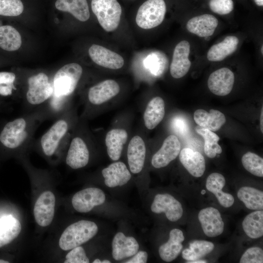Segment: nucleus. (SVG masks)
I'll use <instances>...</instances> for the list:
<instances>
[{"label":"nucleus","instance_id":"1","mask_svg":"<svg viewBox=\"0 0 263 263\" xmlns=\"http://www.w3.org/2000/svg\"><path fill=\"white\" fill-rule=\"evenodd\" d=\"M44 109L23 113L0 126V150L18 154L32 148L34 135L38 126L47 120Z\"/></svg>","mask_w":263,"mask_h":263},{"label":"nucleus","instance_id":"2","mask_svg":"<svg viewBox=\"0 0 263 263\" xmlns=\"http://www.w3.org/2000/svg\"><path fill=\"white\" fill-rule=\"evenodd\" d=\"M83 74L78 63L67 64L59 69L52 79L53 92L44 108L48 120H55L69 110L70 98Z\"/></svg>","mask_w":263,"mask_h":263},{"label":"nucleus","instance_id":"3","mask_svg":"<svg viewBox=\"0 0 263 263\" xmlns=\"http://www.w3.org/2000/svg\"><path fill=\"white\" fill-rule=\"evenodd\" d=\"M74 115L69 110L56 119L49 129L34 140L32 148L39 151L48 158L56 160L68 149L71 140V130L74 125Z\"/></svg>","mask_w":263,"mask_h":263},{"label":"nucleus","instance_id":"4","mask_svg":"<svg viewBox=\"0 0 263 263\" xmlns=\"http://www.w3.org/2000/svg\"><path fill=\"white\" fill-rule=\"evenodd\" d=\"M22 80L21 101L23 113L44 109L53 92L50 75L41 71L28 75Z\"/></svg>","mask_w":263,"mask_h":263},{"label":"nucleus","instance_id":"5","mask_svg":"<svg viewBox=\"0 0 263 263\" xmlns=\"http://www.w3.org/2000/svg\"><path fill=\"white\" fill-rule=\"evenodd\" d=\"M98 228L94 222L80 220L69 225L64 230L59 240V246L69 250L86 243L97 233Z\"/></svg>","mask_w":263,"mask_h":263},{"label":"nucleus","instance_id":"6","mask_svg":"<svg viewBox=\"0 0 263 263\" xmlns=\"http://www.w3.org/2000/svg\"><path fill=\"white\" fill-rule=\"evenodd\" d=\"M91 8L104 30L112 32L117 28L122 9L117 0H92Z\"/></svg>","mask_w":263,"mask_h":263},{"label":"nucleus","instance_id":"7","mask_svg":"<svg viewBox=\"0 0 263 263\" xmlns=\"http://www.w3.org/2000/svg\"><path fill=\"white\" fill-rule=\"evenodd\" d=\"M166 12V5L164 0H147L139 8L135 21L142 29L153 28L161 24Z\"/></svg>","mask_w":263,"mask_h":263},{"label":"nucleus","instance_id":"8","mask_svg":"<svg viewBox=\"0 0 263 263\" xmlns=\"http://www.w3.org/2000/svg\"><path fill=\"white\" fill-rule=\"evenodd\" d=\"M66 152V164L71 169H77L89 163L90 151L88 143L80 134L73 135Z\"/></svg>","mask_w":263,"mask_h":263},{"label":"nucleus","instance_id":"9","mask_svg":"<svg viewBox=\"0 0 263 263\" xmlns=\"http://www.w3.org/2000/svg\"><path fill=\"white\" fill-rule=\"evenodd\" d=\"M106 195L101 189L91 187L77 192L73 197L72 204L74 208L80 213H87L95 207L103 204Z\"/></svg>","mask_w":263,"mask_h":263},{"label":"nucleus","instance_id":"10","mask_svg":"<svg viewBox=\"0 0 263 263\" xmlns=\"http://www.w3.org/2000/svg\"><path fill=\"white\" fill-rule=\"evenodd\" d=\"M150 209L154 213H165L167 218L173 222L179 220L183 214L180 202L169 193L156 194L151 205Z\"/></svg>","mask_w":263,"mask_h":263},{"label":"nucleus","instance_id":"11","mask_svg":"<svg viewBox=\"0 0 263 263\" xmlns=\"http://www.w3.org/2000/svg\"><path fill=\"white\" fill-rule=\"evenodd\" d=\"M56 204L55 195L50 191L42 192L38 198L34 208V215L37 224L47 226L52 222Z\"/></svg>","mask_w":263,"mask_h":263},{"label":"nucleus","instance_id":"12","mask_svg":"<svg viewBox=\"0 0 263 263\" xmlns=\"http://www.w3.org/2000/svg\"><path fill=\"white\" fill-rule=\"evenodd\" d=\"M120 91L118 84L114 80L107 79L90 88L87 99L92 106L100 105L116 96Z\"/></svg>","mask_w":263,"mask_h":263},{"label":"nucleus","instance_id":"13","mask_svg":"<svg viewBox=\"0 0 263 263\" xmlns=\"http://www.w3.org/2000/svg\"><path fill=\"white\" fill-rule=\"evenodd\" d=\"M180 150L181 144L178 137L174 135H169L152 156L151 161L152 166L156 169L166 167L178 156Z\"/></svg>","mask_w":263,"mask_h":263},{"label":"nucleus","instance_id":"14","mask_svg":"<svg viewBox=\"0 0 263 263\" xmlns=\"http://www.w3.org/2000/svg\"><path fill=\"white\" fill-rule=\"evenodd\" d=\"M198 217L206 236L216 237L223 233L224 223L217 209L212 207L204 208L199 211Z\"/></svg>","mask_w":263,"mask_h":263},{"label":"nucleus","instance_id":"15","mask_svg":"<svg viewBox=\"0 0 263 263\" xmlns=\"http://www.w3.org/2000/svg\"><path fill=\"white\" fill-rule=\"evenodd\" d=\"M234 73L224 67L212 73L207 80V86L211 93L218 96H225L232 91L234 83Z\"/></svg>","mask_w":263,"mask_h":263},{"label":"nucleus","instance_id":"16","mask_svg":"<svg viewBox=\"0 0 263 263\" xmlns=\"http://www.w3.org/2000/svg\"><path fill=\"white\" fill-rule=\"evenodd\" d=\"M190 49V44L187 40L180 41L175 46L170 66V73L173 78H181L188 72L191 66L188 59Z\"/></svg>","mask_w":263,"mask_h":263},{"label":"nucleus","instance_id":"17","mask_svg":"<svg viewBox=\"0 0 263 263\" xmlns=\"http://www.w3.org/2000/svg\"><path fill=\"white\" fill-rule=\"evenodd\" d=\"M88 53L91 59L103 67L115 70L124 65V60L120 55L102 46L93 44Z\"/></svg>","mask_w":263,"mask_h":263},{"label":"nucleus","instance_id":"18","mask_svg":"<svg viewBox=\"0 0 263 263\" xmlns=\"http://www.w3.org/2000/svg\"><path fill=\"white\" fill-rule=\"evenodd\" d=\"M112 256L115 261L131 257L139 249V244L132 236H127L122 232L114 235L112 243Z\"/></svg>","mask_w":263,"mask_h":263},{"label":"nucleus","instance_id":"19","mask_svg":"<svg viewBox=\"0 0 263 263\" xmlns=\"http://www.w3.org/2000/svg\"><path fill=\"white\" fill-rule=\"evenodd\" d=\"M146 149L144 141L138 135L130 140L127 150L128 163L131 172L137 174L141 171L145 163Z\"/></svg>","mask_w":263,"mask_h":263},{"label":"nucleus","instance_id":"20","mask_svg":"<svg viewBox=\"0 0 263 263\" xmlns=\"http://www.w3.org/2000/svg\"><path fill=\"white\" fill-rule=\"evenodd\" d=\"M104 183L109 188L125 185L130 180L132 175L126 165L122 162L113 163L102 170Z\"/></svg>","mask_w":263,"mask_h":263},{"label":"nucleus","instance_id":"21","mask_svg":"<svg viewBox=\"0 0 263 263\" xmlns=\"http://www.w3.org/2000/svg\"><path fill=\"white\" fill-rule=\"evenodd\" d=\"M184 240L181 230L178 228L171 230L168 241L159 247L158 253L161 259L166 262L174 260L183 249L182 243Z\"/></svg>","mask_w":263,"mask_h":263},{"label":"nucleus","instance_id":"22","mask_svg":"<svg viewBox=\"0 0 263 263\" xmlns=\"http://www.w3.org/2000/svg\"><path fill=\"white\" fill-rule=\"evenodd\" d=\"M218 25V19L210 14H203L190 19L187 23L188 32L200 37L212 36Z\"/></svg>","mask_w":263,"mask_h":263},{"label":"nucleus","instance_id":"23","mask_svg":"<svg viewBox=\"0 0 263 263\" xmlns=\"http://www.w3.org/2000/svg\"><path fill=\"white\" fill-rule=\"evenodd\" d=\"M19 76L14 71L0 72V96L21 101L22 89Z\"/></svg>","mask_w":263,"mask_h":263},{"label":"nucleus","instance_id":"24","mask_svg":"<svg viewBox=\"0 0 263 263\" xmlns=\"http://www.w3.org/2000/svg\"><path fill=\"white\" fill-rule=\"evenodd\" d=\"M179 155L181 164L192 176L200 177L204 174L206 162L201 153L189 148H184Z\"/></svg>","mask_w":263,"mask_h":263},{"label":"nucleus","instance_id":"25","mask_svg":"<svg viewBox=\"0 0 263 263\" xmlns=\"http://www.w3.org/2000/svg\"><path fill=\"white\" fill-rule=\"evenodd\" d=\"M225 184V179L221 174L214 172L207 177L206 187L208 191L215 196L220 204L224 207H229L234 203V197L223 191Z\"/></svg>","mask_w":263,"mask_h":263},{"label":"nucleus","instance_id":"26","mask_svg":"<svg viewBox=\"0 0 263 263\" xmlns=\"http://www.w3.org/2000/svg\"><path fill=\"white\" fill-rule=\"evenodd\" d=\"M193 118L198 126L212 132L218 131L226 122L224 114L214 109H211L209 112L198 109L194 113Z\"/></svg>","mask_w":263,"mask_h":263},{"label":"nucleus","instance_id":"27","mask_svg":"<svg viewBox=\"0 0 263 263\" xmlns=\"http://www.w3.org/2000/svg\"><path fill=\"white\" fill-rule=\"evenodd\" d=\"M54 5L57 10L70 13L79 21H86L90 18L87 0H56Z\"/></svg>","mask_w":263,"mask_h":263},{"label":"nucleus","instance_id":"28","mask_svg":"<svg viewBox=\"0 0 263 263\" xmlns=\"http://www.w3.org/2000/svg\"><path fill=\"white\" fill-rule=\"evenodd\" d=\"M127 138L128 133L122 129H113L107 132L105 144L108 155L112 160L117 161L120 158Z\"/></svg>","mask_w":263,"mask_h":263},{"label":"nucleus","instance_id":"29","mask_svg":"<svg viewBox=\"0 0 263 263\" xmlns=\"http://www.w3.org/2000/svg\"><path fill=\"white\" fill-rule=\"evenodd\" d=\"M239 39L235 36L226 37L221 42L212 45L207 53V59L212 62L223 60L237 49Z\"/></svg>","mask_w":263,"mask_h":263},{"label":"nucleus","instance_id":"30","mask_svg":"<svg viewBox=\"0 0 263 263\" xmlns=\"http://www.w3.org/2000/svg\"><path fill=\"white\" fill-rule=\"evenodd\" d=\"M165 108L164 101L161 97H154L149 101L143 115L145 125L148 129H153L163 120Z\"/></svg>","mask_w":263,"mask_h":263},{"label":"nucleus","instance_id":"31","mask_svg":"<svg viewBox=\"0 0 263 263\" xmlns=\"http://www.w3.org/2000/svg\"><path fill=\"white\" fill-rule=\"evenodd\" d=\"M21 44V37L17 29L9 24L0 25V50L13 52L19 50Z\"/></svg>","mask_w":263,"mask_h":263},{"label":"nucleus","instance_id":"32","mask_svg":"<svg viewBox=\"0 0 263 263\" xmlns=\"http://www.w3.org/2000/svg\"><path fill=\"white\" fill-rule=\"evenodd\" d=\"M21 225L19 221L11 215L0 220V248L16 239L20 233Z\"/></svg>","mask_w":263,"mask_h":263},{"label":"nucleus","instance_id":"33","mask_svg":"<svg viewBox=\"0 0 263 263\" xmlns=\"http://www.w3.org/2000/svg\"><path fill=\"white\" fill-rule=\"evenodd\" d=\"M237 197L248 209L263 210V192L256 188L244 186L237 192Z\"/></svg>","mask_w":263,"mask_h":263},{"label":"nucleus","instance_id":"34","mask_svg":"<svg viewBox=\"0 0 263 263\" xmlns=\"http://www.w3.org/2000/svg\"><path fill=\"white\" fill-rule=\"evenodd\" d=\"M245 234L251 239H258L263 235V211L255 210L247 214L242 222Z\"/></svg>","mask_w":263,"mask_h":263},{"label":"nucleus","instance_id":"35","mask_svg":"<svg viewBox=\"0 0 263 263\" xmlns=\"http://www.w3.org/2000/svg\"><path fill=\"white\" fill-rule=\"evenodd\" d=\"M214 244L206 240H195L190 243L188 248L182 251V257L185 260L192 261L198 260L211 252Z\"/></svg>","mask_w":263,"mask_h":263},{"label":"nucleus","instance_id":"36","mask_svg":"<svg viewBox=\"0 0 263 263\" xmlns=\"http://www.w3.org/2000/svg\"><path fill=\"white\" fill-rule=\"evenodd\" d=\"M195 131L204 139V150L208 157L213 158L217 154L222 153V149L218 143L220 138L214 132L198 125L196 127Z\"/></svg>","mask_w":263,"mask_h":263},{"label":"nucleus","instance_id":"37","mask_svg":"<svg viewBox=\"0 0 263 263\" xmlns=\"http://www.w3.org/2000/svg\"><path fill=\"white\" fill-rule=\"evenodd\" d=\"M242 163L244 168L252 174L263 177V159L258 155L248 151L242 157Z\"/></svg>","mask_w":263,"mask_h":263},{"label":"nucleus","instance_id":"38","mask_svg":"<svg viewBox=\"0 0 263 263\" xmlns=\"http://www.w3.org/2000/svg\"><path fill=\"white\" fill-rule=\"evenodd\" d=\"M25 6L21 0H0V16L16 17L21 15Z\"/></svg>","mask_w":263,"mask_h":263},{"label":"nucleus","instance_id":"39","mask_svg":"<svg viewBox=\"0 0 263 263\" xmlns=\"http://www.w3.org/2000/svg\"><path fill=\"white\" fill-rule=\"evenodd\" d=\"M240 263H263V250L258 246L248 248L241 256Z\"/></svg>","mask_w":263,"mask_h":263},{"label":"nucleus","instance_id":"40","mask_svg":"<svg viewBox=\"0 0 263 263\" xmlns=\"http://www.w3.org/2000/svg\"><path fill=\"white\" fill-rule=\"evenodd\" d=\"M209 6L214 13L225 15L233 10L234 3L232 0H210Z\"/></svg>","mask_w":263,"mask_h":263},{"label":"nucleus","instance_id":"41","mask_svg":"<svg viewBox=\"0 0 263 263\" xmlns=\"http://www.w3.org/2000/svg\"><path fill=\"white\" fill-rule=\"evenodd\" d=\"M90 260L84 249L80 245L71 249L66 255L65 263H88Z\"/></svg>","mask_w":263,"mask_h":263},{"label":"nucleus","instance_id":"42","mask_svg":"<svg viewBox=\"0 0 263 263\" xmlns=\"http://www.w3.org/2000/svg\"><path fill=\"white\" fill-rule=\"evenodd\" d=\"M148 255L147 252L143 250L138 251L137 252L125 263H146L147 262Z\"/></svg>","mask_w":263,"mask_h":263},{"label":"nucleus","instance_id":"43","mask_svg":"<svg viewBox=\"0 0 263 263\" xmlns=\"http://www.w3.org/2000/svg\"><path fill=\"white\" fill-rule=\"evenodd\" d=\"M13 103L7 98L0 96V113L11 112L13 110Z\"/></svg>","mask_w":263,"mask_h":263},{"label":"nucleus","instance_id":"44","mask_svg":"<svg viewBox=\"0 0 263 263\" xmlns=\"http://www.w3.org/2000/svg\"><path fill=\"white\" fill-rule=\"evenodd\" d=\"M93 263H110L111 262L109 260H101L99 259H95L93 262Z\"/></svg>","mask_w":263,"mask_h":263},{"label":"nucleus","instance_id":"45","mask_svg":"<svg viewBox=\"0 0 263 263\" xmlns=\"http://www.w3.org/2000/svg\"><path fill=\"white\" fill-rule=\"evenodd\" d=\"M263 108L262 107L260 115V127L262 132H263Z\"/></svg>","mask_w":263,"mask_h":263},{"label":"nucleus","instance_id":"46","mask_svg":"<svg viewBox=\"0 0 263 263\" xmlns=\"http://www.w3.org/2000/svg\"><path fill=\"white\" fill-rule=\"evenodd\" d=\"M188 263H207L206 261L205 260H196L194 261H189L188 262Z\"/></svg>","mask_w":263,"mask_h":263},{"label":"nucleus","instance_id":"47","mask_svg":"<svg viewBox=\"0 0 263 263\" xmlns=\"http://www.w3.org/2000/svg\"><path fill=\"white\" fill-rule=\"evenodd\" d=\"M254 1L259 6H262L263 5V0H254Z\"/></svg>","mask_w":263,"mask_h":263},{"label":"nucleus","instance_id":"48","mask_svg":"<svg viewBox=\"0 0 263 263\" xmlns=\"http://www.w3.org/2000/svg\"><path fill=\"white\" fill-rule=\"evenodd\" d=\"M9 262L3 260H0V263H9Z\"/></svg>","mask_w":263,"mask_h":263},{"label":"nucleus","instance_id":"49","mask_svg":"<svg viewBox=\"0 0 263 263\" xmlns=\"http://www.w3.org/2000/svg\"><path fill=\"white\" fill-rule=\"evenodd\" d=\"M261 50H262V54H263V45L262 46Z\"/></svg>","mask_w":263,"mask_h":263},{"label":"nucleus","instance_id":"50","mask_svg":"<svg viewBox=\"0 0 263 263\" xmlns=\"http://www.w3.org/2000/svg\"><path fill=\"white\" fill-rule=\"evenodd\" d=\"M2 61H0V65L2 64Z\"/></svg>","mask_w":263,"mask_h":263}]
</instances>
